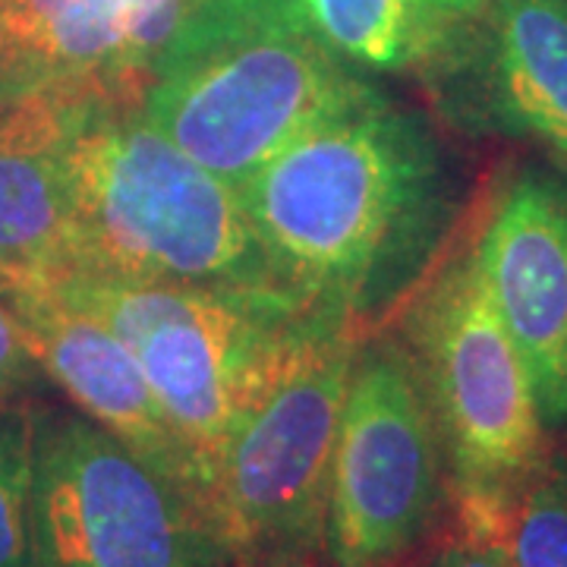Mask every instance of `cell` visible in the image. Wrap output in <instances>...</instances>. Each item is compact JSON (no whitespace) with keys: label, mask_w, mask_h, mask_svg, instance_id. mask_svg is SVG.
<instances>
[{"label":"cell","mask_w":567,"mask_h":567,"mask_svg":"<svg viewBox=\"0 0 567 567\" xmlns=\"http://www.w3.org/2000/svg\"><path fill=\"white\" fill-rule=\"evenodd\" d=\"M507 567H567V451H551L502 517Z\"/></svg>","instance_id":"cell-15"},{"label":"cell","mask_w":567,"mask_h":567,"mask_svg":"<svg viewBox=\"0 0 567 567\" xmlns=\"http://www.w3.org/2000/svg\"><path fill=\"white\" fill-rule=\"evenodd\" d=\"M423 80L451 126L529 142L567 171V0H488L447 32Z\"/></svg>","instance_id":"cell-9"},{"label":"cell","mask_w":567,"mask_h":567,"mask_svg":"<svg viewBox=\"0 0 567 567\" xmlns=\"http://www.w3.org/2000/svg\"><path fill=\"white\" fill-rule=\"evenodd\" d=\"M32 278L95 316L133 350L164 420L196 470L212 517L218 470L237 423L284 334L309 303L142 281L92 265H66Z\"/></svg>","instance_id":"cell-4"},{"label":"cell","mask_w":567,"mask_h":567,"mask_svg":"<svg viewBox=\"0 0 567 567\" xmlns=\"http://www.w3.org/2000/svg\"><path fill=\"white\" fill-rule=\"evenodd\" d=\"M145 85L54 89L0 111V275H51L76 262L66 142L85 107Z\"/></svg>","instance_id":"cell-13"},{"label":"cell","mask_w":567,"mask_h":567,"mask_svg":"<svg viewBox=\"0 0 567 567\" xmlns=\"http://www.w3.org/2000/svg\"><path fill=\"white\" fill-rule=\"evenodd\" d=\"M39 567H230L205 507L82 413L39 416Z\"/></svg>","instance_id":"cell-8"},{"label":"cell","mask_w":567,"mask_h":567,"mask_svg":"<svg viewBox=\"0 0 567 567\" xmlns=\"http://www.w3.org/2000/svg\"><path fill=\"white\" fill-rule=\"evenodd\" d=\"M473 259L520 350L546 429L567 425V171L520 164L466 230Z\"/></svg>","instance_id":"cell-10"},{"label":"cell","mask_w":567,"mask_h":567,"mask_svg":"<svg viewBox=\"0 0 567 567\" xmlns=\"http://www.w3.org/2000/svg\"><path fill=\"white\" fill-rule=\"evenodd\" d=\"M140 102L142 89L107 92L70 133L73 265L300 300L259 240L240 189L158 133L142 117Z\"/></svg>","instance_id":"cell-2"},{"label":"cell","mask_w":567,"mask_h":567,"mask_svg":"<svg viewBox=\"0 0 567 567\" xmlns=\"http://www.w3.org/2000/svg\"><path fill=\"white\" fill-rule=\"evenodd\" d=\"M240 196L287 287L363 334L410 300L457 221L435 126L382 85L284 145Z\"/></svg>","instance_id":"cell-1"},{"label":"cell","mask_w":567,"mask_h":567,"mask_svg":"<svg viewBox=\"0 0 567 567\" xmlns=\"http://www.w3.org/2000/svg\"><path fill=\"white\" fill-rule=\"evenodd\" d=\"M189 0H0V111L54 89L145 85Z\"/></svg>","instance_id":"cell-12"},{"label":"cell","mask_w":567,"mask_h":567,"mask_svg":"<svg viewBox=\"0 0 567 567\" xmlns=\"http://www.w3.org/2000/svg\"><path fill=\"white\" fill-rule=\"evenodd\" d=\"M375 89L316 35L300 0H189L140 111L240 189L284 145Z\"/></svg>","instance_id":"cell-3"},{"label":"cell","mask_w":567,"mask_h":567,"mask_svg":"<svg viewBox=\"0 0 567 567\" xmlns=\"http://www.w3.org/2000/svg\"><path fill=\"white\" fill-rule=\"evenodd\" d=\"M394 331L439 425L451 517L502 527L511 498L546 457L548 429L466 234L445 246L410 293Z\"/></svg>","instance_id":"cell-5"},{"label":"cell","mask_w":567,"mask_h":567,"mask_svg":"<svg viewBox=\"0 0 567 567\" xmlns=\"http://www.w3.org/2000/svg\"><path fill=\"white\" fill-rule=\"evenodd\" d=\"M425 3H429L435 13H442L445 20L464 22V20H470L473 13H480L488 0H425Z\"/></svg>","instance_id":"cell-19"},{"label":"cell","mask_w":567,"mask_h":567,"mask_svg":"<svg viewBox=\"0 0 567 567\" xmlns=\"http://www.w3.org/2000/svg\"><path fill=\"white\" fill-rule=\"evenodd\" d=\"M35 429L39 413H0V567L35 561Z\"/></svg>","instance_id":"cell-16"},{"label":"cell","mask_w":567,"mask_h":567,"mask_svg":"<svg viewBox=\"0 0 567 567\" xmlns=\"http://www.w3.org/2000/svg\"><path fill=\"white\" fill-rule=\"evenodd\" d=\"M420 567H507L502 529L454 517L445 543Z\"/></svg>","instance_id":"cell-17"},{"label":"cell","mask_w":567,"mask_h":567,"mask_svg":"<svg viewBox=\"0 0 567 567\" xmlns=\"http://www.w3.org/2000/svg\"><path fill=\"white\" fill-rule=\"evenodd\" d=\"M451 507L439 425L398 331L365 334L347 382L328 470V567H394Z\"/></svg>","instance_id":"cell-7"},{"label":"cell","mask_w":567,"mask_h":567,"mask_svg":"<svg viewBox=\"0 0 567 567\" xmlns=\"http://www.w3.org/2000/svg\"><path fill=\"white\" fill-rule=\"evenodd\" d=\"M316 35L363 73H401L432 61L457 22L425 0H300Z\"/></svg>","instance_id":"cell-14"},{"label":"cell","mask_w":567,"mask_h":567,"mask_svg":"<svg viewBox=\"0 0 567 567\" xmlns=\"http://www.w3.org/2000/svg\"><path fill=\"white\" fill-rule=\"evenodd\" d=\"M44 379L13 309L0 293V401H13Z\"/></svg>","instance_id":"cell-18"},{"label":"cell","mask_w":567,"mask_h":567,"mask_svg":"<svg viewBox=\"0 0 567 567\" xmlns=\"http://www.w3.org/2000/svg\"><path fill=\"white\" fill-rule=\"evenodd\" d=\"M363 338L309 306L275 350L215 483L212 517L234 565L300 567L322 551L328 470Z\"/></svg>","instance_id":"cell-6"},{"label":"cell","mask_w":567,"mask_h":567,"mask_svg":"<svg viewBox=\"0 0 567 567\" xmlns=\"http://www.w3.org/2000/svg\"><path fill=\"white\" fill-rule=\"evenodd\" d=\"M0 293L13 309L44 379L61 388L82 416L107 429L205 507L196 470L164 420L133 350L107 324L66 303L32 275H0Z\"/></svg>","instance_id":"cell-11"}]
</instances>
